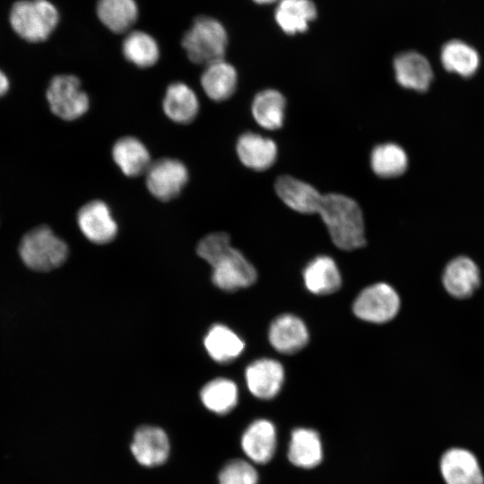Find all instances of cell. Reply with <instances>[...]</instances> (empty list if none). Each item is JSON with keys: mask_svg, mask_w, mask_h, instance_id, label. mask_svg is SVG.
<instances>
[{"mask_svg": "<svg viewBox=\"0 0 484 484\" xmlns=\"http://www.w3.org/2000/svg\"><path fill=\"white\" fill-rule=\"evenodd\" d=\"M400 298L387 283L379 282L364 289L353 303V312L361 320L382 324L398 313Z\"/></svg>", "mask_w": 484, "mask_h": 484, "instance_id": "7", "label": "cell"}, {"mask_svg": "<svg viewBox=\"0 0 484 484\" xmlns=\"http://www.w3.org/2000/svg\"><path fill=\"white\" fill-rule=\"evenodd\" d=\"M285 106V98L281 92L267 89L255 95L251 111L260 126L267 130H275L283 124Z\"/></svg>", "mask_w": 484, "mask_h": 484, "instance_id": "25", "label": "cell"}, {"mask_svg": "<svg viewBox=\"0 0 484 484\" xmlns=\"http://www.w3.org/2000/svg\"><path fill=\"white\" fill-rule=\"evenodd\" d=\"M316 16V8L310 0H280L275 10L279 27L292 35L307 30Z\"/></svg>", "mask_w": 484, "mask_h": 484, "instance_id": "24", "label": "cell"}, {"mask_svg": "<svg viewBox=\"0 0 484 484\" xmlns=\"http://www.w3.org/2000/svg\"><path fill=\"white\" fill-rule=\"evenodd\" d=\"M112 158L123 174L132 177L145 173L151 163L147 147L134 136L117 139L112 147Z\"/></svg>", "mask_w": 484, "mask_h": 484, "instance_id": "19", "label": "cell"}, {"mask_svg": "<svg viewBox=\"0 0 484 484\" xmlns=\"http://www.w3.org/2000/svg\"><path fill=\"white\" fill-rule=\"evenodd\" d=\"M9 86V80L6 74L0 69V97L8 91Z\"/></svg>", "mask_w": 484, "mask_h": 484, "instance_id": "33", "label": "cell"}, {"mask_svg": "<svg viewBox=\"0 0 484 484\" xmlns=\"http://www.w3.org/2000/svg\"><path fill=\"white\" fill-rule=\"evenodd\" d=\"M441 61L445 70L462 77L473 75L480 65L478 52L468 44L456 39L447 42L442 48Z\"/></svg>", "mask_w": 484, "mask_h": 484, "instance_id": "28", "label": "cell"}, {"mask_svg": "<svg viewBox=\"0 0 484 484\" xmlns=\"http://www.w3.org/2000/svg\"><path fill=\"white\" fill-rule=\"evenodd\" d=\"M200 83L209 99L223 101L234 93L238 73L232 65L221 59L205 65Z\"/></svg>", "mask_w": 484, "mask_h": 484, "instance_id": "20", "label": "cell"}, {"mask_svg": "<svg viewBox=\"0 0 484 484\" xmlns=\"http://www.w3.org/2000/svg\"><path fill=\"white\" fill-rule=\"evenodd\" d=\"M19 254L30 269L48 272L66 260L68 246L50 228L39 226L23 236L19 245Z\"/></svg>", "mask_w": 484, "mask_h": 484, "instance_id": "5", "label": "cell"}, {"mask_svg": "<svg viewBox=\"0 0 484 484\" xmlns=\"http://www.w3.org/2000/svg\"><path fill=\"white\" fill-rule=\"evenodd\" d=\"M10 23L15 33L29 42L46 40L59 21L55 5L48 0H22L10 11Z\"/></svg>", "mask_w": 484, "mask_h": 484, "instance_id": "4", "label": "cell"}, {"mask_svg": "<svg viewBox=\"0 0 484 484\" xmlns=\"http://www.w3.org/2000/svg\"><path fill=\"white\" fill-rule=\"evenodd\" d=\"M317 213L339 248L350 251L366 244L362 212L350 197L333 193L324 194Z\"/></svg>", "mask_w": 484, "mask_h": 484, "instance_id": "2", "label": "cell"}, {"mask_svg": "<svg viewBox=\"0 0 484 484\" xmlns=\"http://www.w3.org/2000/svg\"><path fill=\"white\" fill-rule=\"evenodd\" d=\"M196 251L213 268L212 281L218 288L233 291L255 283L257 277L255 267L230 246L228 234L207 235L199 242Z\"/></svg>", "mask_w": 484, "mask_h": 484, "instance_id": "1", "label": "cell"}, {"mask_svg": "<svg viewBox=\"0 0 484 484\" xmlns=\"http://www.w3.org/2000/svg\"><path fill=\"white\" fill-rule=\"evenodd\" d=\"M245 376L253 395L260 399H272L281 388L284 369L275 359H260L246 367Z\"/></svg>", "mask_w": 484, "mask_h": 484, "instance_id": "11", "label": "cell"}, {"mask_svg": "<svg viewBox=\"0 0 484 484\" xmlns=\"http://www.w3.org/2000/svg\"><path fill=\"white\" fill-rule=\"evenodd\" d=\"M204 346L212 359L226 363L238 358L244 350V341L232 330L215 324L204 338Z\"/></svg>", "mask_w": 484, "mask_h": 484, "instance_id": "26", "label": "cell"}, {"mask_svg": "<svg viewBox=\"0 0 484 484\" xmlns=\"http://www.w3.org/2000/svg\"><path fill=\"white\" fill-rule=\"evenodd\" d=\"M131 451L140 464L157 466L163 463L169 456V438L161 428L143 426L134 433Z\"/></svg>", "mask_w": 484, "mask_h": 484, "instance_id": "12", "label": "cell"}, {"mask_svg": "<svg viewBox=\"0 0 484 484\" xmlns=\"http://www.w3.org/2000/svg\"><path fill=\"white\" fill-rule=\"evenodd\" d=\"M393 69L397 82L406 89L425 91L433 79L428 59L414 51L399 54L393 60Z\"/></svg>", "mask_w": 484, "mask_h": 484, "instance_id": "13", "label": "cell"}, {"mask_svg": "<svg viewBox=\"0 0 484 484\" xmlns=\"http://www.w3.org/2000/svg\"><path fill=\"white\" fill-rule=\"evenodd\" d=\"M122 52L127 61L141 68L152 66L160 57L157 41L150 34L140 30L126 35Z\"/></svg>", "mask_w": 484, "mask_h": 484, "instance_id": "29", "label": "cell"}, {"mask_svg": "<svg viewBox=\"0 0 484 484\" xmlns=\"http://www.w3.org/2000/svg\"><path fill=\"white\" fill-rule=\"evenodd\" d=\"M189 173L186 166L174 158H162L151 162L145 172L149 192L160 201L176 198L186 185Z\"/></svg>", "mask_w": 484, "mask_h": 484, "instance_id": "8", "label": "cell"}, {"mask_svg": "<svg viewBox=\"0 0 484 484\" xmlns=\"http://www.w3.org/2000/svg\"><path fill=\"white\" fill-rule=\"evenodd\" d=\"M200 396L208 410L218 414H226L238 402V388L229 379L216 378L203 387Z\"/></svg>", "mask_w": 484, "mask_h": 484, "instance_id": "31", "label": "cell"}, {"mask_svg": "<svg viewBox=\"0 0 484 484\" xmlns=\"http://www.w3.org/2000/svg\"><path fill=\"white\" fill-rule=\"evenodd\" d=\"M199 105L194 91L182 82L169 84L162 100L163 112L168 118L177 124L192 122L198 114Z\"/></svg>", "mask_w": 484, "mask_h": 484, "instance_id": "18", "label": "cell"}, {"mask_svg": "<svg viewBox=\"0 0 484 484\" xmlns=\"http://www.w3.org/2000/svg\"><path fill=\"white\" fill-rule=\"evenodd\" d=\"M227 43L223 25L208 16L197 17L182 39L189 60L203 65L223 59Z\"/></svg>", "mask_w": 484, "mask_h": 484, "instance_id": "3", "label": "cell"}, {"mask_svg": "<svg viewBox=\"0 0 484 484\" xmlns=\"http://www.w3.org/2000/svg\"><path fill=\"white\" fill-rule=\"evenodd\" d=\"M77 223L82 234L96 244L108 243L117 233L110 208L101 200H92L82 205L77 213Z\"/></svg>", "mask_w": 484, "mask_h": 484, "instance_id": "9", "label": "cell"}, {"mask_svg": "<svg viewBox=\"0 0 484 484\" xmlns=\"http://www.w3.org/2000/svg\"><path fill=\"white\" fill-rule=\"evenodd\" d=\"M370 164L375 174L381 177H395L403 174L408 166L405 151L393 143L376 146L370 156Z\"/></svg>", "mask_w": 484, "mask_h": 484, "instance_id": "30", "label": "cell"}, {"mask_svg": "<svg viewBox=\"0 0 484 484\" xmlns=\"http://www.w3.org/2000/svg\"><path fill=\"white\" fill-rule=\"evenodd\" d=\"M258 474L247 462L240 459L229 462L219 474V484H257Z\"/></svg>", "mask_w": 484, "mask_h": 484, "instance_id": "32", "label": "cell"}, {"mask_svg": "<svg viewBox=\"0 0 484 484\" xmlns=\"http://www.w3.org/2000/svg\"><path fill=\"white\" fill-rule=\"evenodd\" d=\"M303 278L307 289L317 295L333 293L341 285V273L334 260L326 255L313 259L305 268Z\"/></svg>", "mask_w": 484, "mask_h": 484, "instance_id": "22", "label": "cell"}, {"mask_svg": "<svg viewBox=\"0 0 484 484\" xmlns=\"http://www.w3.org/2000/svg\"><path fill=\"white\" fill-rule=\"evenodd\" d=\"M236 150L240 161L254 170L269 169L277 157L275 143L270 138L252 132L240 135Z\"/></svg>", "mask_w": 484, "mask_h": 484, "instance_id": "17", "label": "cell"}, {"mask_svg": "<svg viewBox=\"0 0 484 484\" xmlns=\"http://www.w3.org/2000/svg\"><path fill=\"white\" fill-rule=\"evenodd\" d=\"M51 111L59 118L73 121L82 117L90 108V99L80 80L72 74L52 78L47 89Z\"/></svg>", "mask_w": 484, "mask_h": 484, "instance_id": "6", "label": "cell"}, {"mask_svg": "<svg viewBox=\"0 0 484 484\" xmlns=\"http://www.w3.org/2000/svg\"><path fill=\"white\" fill-rule=\"evenodd\" d=\"M275 191L287 206L305 214L317 213L323 198L314 186L290 176L279 177Z\"/></svg>", "mask_w": 484, "mask_h": 484, "instance_id": "14", "label": "cell"}, {"mask_svg": "<svg viewBox=\"0 0 484 484\" xmlns=\"http://www.w3.org/2000/svg\"><path fill=\"white\" fill-rule=\"evenodd\" d=\"M241 445L246 456L256 463H266L276 449V430L267 419H257L250 424L241 438Z\"/></svg>", "mask_w": 484, "mask_h": 484, "instance_id": "16", "label": "cell"}, {"mask_svg": "<svg viewBox=\"0 0 484 484\" xmlns=\"http://www.w3.org/2000/svg\"><path fill=\"white\" fill-rule=\"evenodd\" d=\"M443 283L452 296L463 298L471 296L480 283V272L475 263L468 257L452 260L445 269Z\"/></svg>", "mask_w": 484, "mask_h": 484, "instance_id": "21", "label": "cell"}, {"mask_svg": "<svg viewBox=\"0 0 484 484\" xmlns=\"http://www.w3.org/2000/svg\"><path fill=\"white\" fill-rule=\"evenodd\" d=\"M269 341L277 351L293 354L307 343L308 332L300 318L290 314H284L272 322Z\"/></svg>", "mask_w": 484, "mask_h": 484, "instance_id": "15", "label": "cell"}, {"mask_svg": "<svg viewBox=\"0 0 484 484\" xmlns=\"http://www.w3.org/2000/svg\"><path fill=\"white\" fill-rule=\"evenodd\" d=\"M257 4H271L275 2L276 0H254Z\"/></svg>", "mask_w": 484, "mask_h": 484, "instance_id": "34", "label": "cell"}, {"mask_svg": "<svg viewBox=\"0 0 484 484\" xmlns=\"http://www.w3.org/2000/svg\"><path fill=\"white\" fill-rule=\"evenodd\" d=\"M290 462L300 468L311 469L323 458V447L318 433L310 428H296L291 433L288 451Z\"/></svg>", "mask_w": 484, "mask_h": 484, "instance_id": "23", "label": "cell"}, {"mask_svg": "<svg viewBox=\"0 0 484 484\" xmlns=\"http://www.w3.org/2000/svg\"><path fill=\"white\" fill-rule=\"evenodd\" d=\"M439 469L445 484H484L477 457L465 448L446 450L441 456Z\"/></svg>", "mask_w": 484, "mask_h": 484, "instance_id": "10", "label": "cell"}, {"mask_svg": "<svg viewBox=\"0 0 484 484\" xmlns=\"http://www.w3.org/2000/svg\"><path fill=\"white\" fill-rule=\"evenodd\" d=\"M97 14L108 30L122 33L135 22L138 8L134 0H99Z\"/></svg>", "mask_w": 484, "mask_h": 484, "instance_id": "27", "label": "cell"}]
</instances>
